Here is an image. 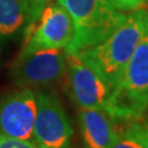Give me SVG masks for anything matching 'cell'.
<instances>
[{"label": "cell", "instance_id": "7", "mask_svg": "<svg viewBox=\"0 0 148 148\" xmlns=\"http://www.w3.org/2000/svg\"><path fill=\"white\" fill-rule=\"evenodd\" d=\"M66 91L79 109L106 111L113 88L77 54H66Z\"/></svg>", "mask_w": 148, "mask_h": 148}, {"label": "cell", "instance_id": "2", "mask_svg": "<svg viewBox=\"0 0 148 148\" xmlns=\"http://www.w3.org/2000/svg\"><path fill=\"white\" fill-rule=\"evenodd\" d=\"M143 30L144 9H139L127 16L119 29L104 41L75 54L114 88L137 46Z\"/></svg>", "mask_w": 148, "mask_h": 148}, {"label": "cell", "instance_id": "8", "mask_svg": "<svg viewBox=\"0 0 148 148\" xmlns=\"http://www.w3.org/2000/svg\"><path fill=\"white\" fill-rule=\"evenodd\" d=\"M36 95L30 88L13 91L0 99V136L33 142Z\"/></svg>", "mask_w": 148, "mask_h": 148}, {"label": "cell", "instance_id": "1", "mask_svg": "<svg viewBox=\"0 0 148 148\" xmlns=\"http://www.w3.org/2000/svg\"><path fill=\"white\" fill-rule=\"evenodd\" d=\"M148 110V10L144 9L142 37L113 88L106 111L115 121H137Z\"/></svg>", "mask_w": 148, "mask_h": 148}, {"label": "cell", "instance_id": "12", "mask_svg": "<svg viewBox=\"0 0 148 148\" xmlns=\"http://www.w3.org/2000/svg\"><path fill=\"white\" fill-rule=\"evenodd\" d=\"M117 10L122 12H130L144 9V0H109Z\"/></svg>", "mask_w": 148, "mask_h": 148}, {"label": "cell", "instance_id": "3", "mask_svg": "<svg viewBox=\"0 0 148 148\" xmlns=\"http://www.w3.org/2000/svg\"><path fill=\"white\" fill-rule=\"evenodd\" d=\"M68 12L74 25V37L65 54L79 53L104 41L127 16L109 0H57Z\"/></svg>", "mask_w": 148, "mask_h": 148}, {"label": "cell", "instance_id": "14", "mask_svg": "<svg viewBox=\"0 0 148 148\" xmlns=\"http://www.w3.org/2000/svg\"><path fill=\"white\" fill-rule=\"evenodd\" d=\"M145 127H146V140H145V148H148V117H147L146 123H145Z\"/></svg>", "mask_w": 148, "mask_h": 148}, {"label": "cell", "instance_id": "6", "mask_svg": "<svg viewBox=\"0 0 148 148\" xmlns=\"http://www.w3.org/2000/svg\"><path fill=\"white\" fill-rule=\"evenodd\" d=\"M66 54L63 49H40L19 53L11 65L12 80L20 87H46L65 78Z\"/></svg>", "mask_w": 148, "mask_h": 148}, {"label": "cell", "instance_id": "9", "mask_svg": "<svg viewBox=\"0 0 148 148\" xmlns=\"http://www.w3.org/2000/svg\"><path fill=\"white\" fill-rule=\"evenodd\" d=\"M48 0H0V40L14 38L41 14Z\"/></svg>", "mask_w": 148, "mask_h": 148}, {"label": "cell", "instance_id": "15", "mask_svg": "<svg viewBox=\"0 0 148 148\" xmlns=\"http://www.w3.org/2000/svg\"><path fill=\"white\" fill-rule=\"evenodd\" d=\"M144 2H145V5H144V9H145V8H148V0H144Z\"/></svg>", "mask_w": 148, "mask_h": 148}, {"label": "cell", "instance_id": "13", "mask_svg": "<svg viewBox=\"0 0 148 148\" xmlns=\"http://www.w3.org/2000/svg\"><path fill=\"white\" fill-rule=\"evenodd\" d=\"M0 148H38L31 140L0 136Z\"/></svg>", "mask_w": 148, "mask_h": 148}, {"label": "cell", "instance_id": "4", "mask_svg": "<svg viewBox=\"0 0 148 148\" xmlns=\"http://www.w3.org/2000/svg\"><path fill=\"white\" fill-rule=\"evenodd\" d=\"M74 37V25L68 12L58 2L44 7L41 14L23 32L20 53L40 49H65Z\"/></svg>", "mask_w": 148, "mask_h": 148}, {"label": "cell", "instance_id": "5", "mask_svg": "<svg viewBox=\"0 0 148 148\" xmlns=\"http://www.w3.org/2000/svg\"><path fill=\"white\" fill-rule=\"evenodd\" d=\"M36 95L33 143L38 148H71L74 128L62 102L53 93Z\"/></svg>", "mask_w": 148, "mask_h": 148}, {"label": "cell", "instance_id": "11", "mask_svg": "<svg viewBox=\"0 0 148 148\" xmlns=\"http://www.w3.org/2000/svg\"><path fill=\"white\" fill-rule=\"evenodd\" d=\"M145 124L139 120L127 122L125 128L119 132V136L111 148H145Z\"/></svg>", "mask_w": 148, "mask_h": 148}, {"label": "cell", "instance_id": "10", "mask_svg": "<svg viewBox=\"0 0 148 148\" xmlns=\"http://www.w3.org/2000/svg\"><path fill=\"white\" fill-rule=\"evenodd\" d=\"M78 122L84 148H111L119 136L115 120L104 110L79 109Z\"/></svg>", "mask_w": 148, "mask_h": 148}]
</instances>
